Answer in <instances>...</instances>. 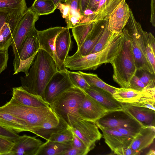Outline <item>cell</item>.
Returning <instances> with one entry per match:
<instances>
[{"mask_svg": "<svg viewBox=\"0 0 155 155\" xmlns=\"http://www.w3.org/2000/svg\"><path fill=\"white\" fill-rule=\"evenodd\" d=\"M85 92L73 86L54 99L49 105L58 119L68 127L82 119L78 112Z\"/></svg>", "mask_w": 155, "mask_h": 155, "instance_id": "4", "label": "cell"}, {"mask_svg": "<svg viewBox=\"0 0 155 155\" xmlns=\"http://www.w3.org/2000/svg\"><path fill=\"white\" fill-rule=\"evenodd\" d=\"M147 43L152 47L154 51H155V38L151 32L148 33L147 37Z\"/></svg>", "mask_w": 155, "mask_h": 155, "instance_id": "50", "label": "cell"}, {"mask_svg": "<svg viewBox=\"0 0 155 155\" xmlns=\"http://www.w3.org/2000/svg\"><path fill=\"white\" fill-rule=\"evenodd\" d=\"M63 155H86L83 151L72 146L66 151Z\"/></svg>", "mask_w": 155, "mask_h": 155, "instance_id": "47", "label": "cell"}, {"mask_svg": "<svg viewBox=\"0 0 155 155\" xmlns=\"http://www.w3.org/2000/svg\"><path fill=\"white\" fill-rule=\"evenodd\" d=\"M130 16V8L126 0H123L110 15L108 29L113 33H121Z\"/></svg>", "mask_w": 155, "mask_h": 155, "instance_id": "15", "label": "cell"}, {"mask_svg": "<svg viewBox=\"0 0 155 155\" xmlns=\"http://www.w3.org/2000/svg\"><path fill=\"white\" fill-rule=\"evenodd\" d=\"M0 125L19 133L28 131L25 122L10 114L0 110Z\"/></svg>", "mask_w": 155, "mask_h": 155, "instance_id": "26", "label": "cell"}, {"mask_svg": "<svg viewBox=\"0 0 155 155\" xmlns=\"http://www.w3.org/2000/svg\"><path fill=\"white\" fill-rule=\"evenodd\" d=\"M131 37L132 50L137 70L147 71L155 74L146 56L145 47L148 32L142 29L130 9V16L125 26Z\"/></svg>", "mask_w": 155, "mask_h": 155, "instance_id": "6", "label": "cell"}, {"mask_svg": "<svg viewBox=\"0 0 155 155\" xmlns=\"http://www.w3.org/2000/svg\"><path fill=\"white\" fill-rule=\"evenodd\" d=\"M89 0H81L80 13L83 15L84 12L87 9Z\"/></svg>", "mask_w": 155, "mask_h": 155, "instance_id": "51", "label": "cell"}, {"mask_svg": "<svg viewBox=\"0 0 155 155\" xmlns=\"http://www.w3.org/2000/svg\"><path fill=\"white\" fill-rule=\"evenodd\" d=\"M97 127L102 132L105 143L114 153L124 155L125 150L130 147L134 137L111 128Z\"/></svg>", "mask_w": 155, "mask_h": 155, "instance_id": "13", "label": "cell"}, {"mask_svg": "<svg viewBox=\"0 0 155 155\" xmlns=\"http://www.w3.org/2000/svg\"><path fill=\"white\" fill-rule=\"evenodd\" d=\"M113 70V78L121 87L128 88L130 81L136 74L135 65L131 37L124 28L118 51L110 63Z\"/></svg>", "mask_w": 155, "mask_h": 155, "instance_id": "2", "label": "cell"}, {"mask_svg": "<svg viewBox=\"0 0 155 155\" xmlns=\"http://www.w3.org/2000/svg\"><path fill=\"white\" fill-rule=\"evenodd\" d=\"M56 8L59 10L62 17L65 18L68 15L71 9L68 5L61 3H59L57 5Z\"/></svg>", "mask_w": 155, "mask_h": 155, "instance_id": "46", "label": "cell"}, {"mask_svg": "<svg viewBox=\"0 0 155 155\" xmlns=\"http://www.w3.org/2000/svg\"><path fill=\"white\" fill-rule=\"evenodd\" d=\"M147 154L148 155H154L155 154V151L154 149L153 150V149L151 150H150L148 153Z\"/></svg>", "mask_w": 155, "mask_h": 155, "instance_id": "53", "label": "cell"}, {"mask_svg": "<svg viewBox=\"0 0 155 155\" xmlns=\"http://www.w3.org/2000/svg\"><path fill=\"white\" fill-rule=\"evenodd\" d=\"M155 87L146 88L142 91L139 98L132 105L147 108L155 110Z\"/></svg>", "mask_w": 155, "mask_h": 155, "instance_id": "30", "label": "cell"}, {"mask_svg": "<svg viewBox=\"0 0 155 155\" xmlns=\"http://www.w3.org/2000/svg\"><path fill=\"white\" fill-rule=\"evenodd\" d=\"M12 92V98L21 105L35 107L50 106L41 97L29 93L21 86L13 88Z\"/></svg>", "mask_w": 155, "mask_h": 155, "instance_id": "21", "label": "cell"}, {"mask_svg": "<svg viewBox=\"0 0 155 155\" xmlns=\"http://www.w3.org/2000/svg\"><path fill=\"white\" fill-rule=\"evenodd\" d=\"M27 9L25 1L17 8L0 11V51H8L19 23Z\"/></svg>", "mask_w": 155, "mask_h": 155, "instance_id": "7", "label": "cell"}, {"mask_svg": "<svg viewBox=\"0 0 155 155\" xmlns=\"http://www.w3.org/2000/svg\"><path fill=\"white\" fill-rule=\"evenodd\" d=\"M72 42L69 29L65 28L57 36L55 41L56 54L63 62L68 55L72 47Z\"/></svg>", "mask_w": 155, "mask_h": 155, "instance_id": "23", "label": "cell"}, {"mask_svg": "<svg viewBox=\"0 0 155 155\" xmlns=\"http://www.w3.org/2000/svg\"><path fill=\"white\" fill-rule=\"evenodd\" d=\"M123 0H101L97 10L91 14L87 15L90 21H97L109 17L114 9Z\"/></svg>", "mask_w": 155, "mask_h": 155, "instance_id": "24", "label": "cell"}, {"mask_svg": "<svg viewBox=\"0 0 155 155\" xmlns=\"http://www.w3.org/2000/svg\"><path fill=\"white\" fill-rule=\"evenodd\" d=\"M65 28L61 27H51L43 30H38V33L40 49L45 50L51 56L59 71H67L68 70L65 67L64 63L56 55L55 47L57 36Z\"/></svg>", "mask_w": 155, "mask_h": 155, "instance_id": "12", "label": "cell"}, {"mask_svg": "<svg viewBox=\"0 0 155 155\" xmlns=\"http://www.w3.org/2000/svg\"><path fill=\"white\" fill-rule=\"evenodd\" d=\"M97 21L80 23L71 28L73 37L77 45L78 49L82 44Z\"/></svg>", "mask_w": 155, "mask_h": 155, "instance_id": "28", "label": "cell"}, {"mask_svg": "<svg viewBox=\"0 0 155 155\" xmlns=\"http://www.w3.org/2000/svg\"><path fill=\"white\" fill-rule=\"evenodd\" d=\"M107 26L108 25L90 54L98 52L104 49L108 44L113 34H114L112 33L108 29Z\"/></svg>", "mask_w": 155, "mask_h": 155, "instance_id": "35", "label": "cell"}, {"mask_svg": "<svg viewBox=\"0 0 155 155\" xmlns=\"http://www.w3.org/2000/svg\"><path fill=\"white\" fill-rule=\"evenodd\" d=\"M72 142L61 143L49 140L43 143L36 155H63L72 147Z\"/></svg>", "mask_w": 155, "mask_h": 155, "instance_id": "25", "label": "cell"}, {"mask_svg": "<svg viewBox=\"0 0 155 155\" xmlns=\"http://www.w3.org/2000/svg\"><path fill=\"white\" fill-rule=\"evenodd\" d=\"M8 58V51H0V74L7 68Z\"/></svg>", "mask_w": 155, "mask_h": 155, "instance_id": "44", "label": "cell"}, {"mask_svg": "<svg viewBox=\"0 0 155 155\" xmlns=\"http://www.w3.org/2000/svg\"><path fill=\"white\" fill-rule=\"evenodd\" d=\"M81 0H64L65 4L68 5L71 10L80 12Z\"/></svg>", "mask_w": 155, "mask_h": 155, "instance_id": "45", "label": "cell"}, {"mask_svg": "<svg viewBox=\"0 0 155 155\" xmlns=\"http://www.w3.org/2000/svg\"><path fill=\"white\" fill-rule=\"evenodd\" d=\"M85 91L107 112L123 109L122 103L117 101L112 94L106 90L90 86Z\"/></svg>", "mask_w": 155, "mask_h": 155, "instance_id": "17", "label": "cell"}, {"mask_svg": "<svg viewBox=\"0 0 155 155\" xmlns=\"http://www.w3.org/2000/svg\"><path fill=\"white\" fill-rule=\"evenodd\" d=\"M14 145V141L0 135V155H9Z\"/></svg>", "mask_w": 155, "mask_h": 155, "instance_id": "37", "label": "cell"}, {"mask_svg": "<svg viewBox=\"0 0 155 155\" xmlns=\"http://www.w3.org/2000/svg\"><path fill=\"white\" fill-rule=\"evenodd\" d=\"M128 88L139 91H142L147 88L136 74L134 75L130 79Z\"/></svg>", "mask_w": 155, "mask_h": 155, "instance_id": "40", "label": "cell"}, {"mask_svg": "<svg viewBox=\"0 0 155 155\" xmlns=\"http://www.w3.org/2000/svg\"><path fill=\"white\" fill-rule=\"evenodd\" d=\"M13 147L9 155H36L43 142L36 137L26 135L19 136L14 140Z\"/></svg>", "mask_w": 155, "mask_h": 155, "instance_id": "16", "label": "cell"}, {"mask_svg": "<svg viewBox=\"0 0 155 155\" xmlns=\"http://www.w3.org/2000/svg\"><path fill=\"white\" fill-rule=\"evenodd\" d=\"M107 111L86 93L80 103L78 112L82 119L95 121Z\"/></svg>", "mask_w": 155, "mask_h": 155, "instance_id": "18", "label": "cell"}, {"mask_svg": "<svg viewBox=\"0 0 155 155\" xmlns=\"http://www.w3.org/2000/svg\"><path fill=\"white\" fill-rule=\"evenodd\" d=\"M67 128L66 125L57 119L45 123L32 133L48 140L53 134Z\"/></svg>", "mask_w": 155, "mask_h": 155, "instance_id": "27", "label": "cell"}, {"mask_svg": "<svg viewBox=\"0 0 155 155\" xmlns=\"http://www.w3.org/2000/svg\"><path fill=\"white\" fill-rule=\"evenodd\" d=\"M28 75L20 77L21 86L32 94L41 97L45 88L58 69L55 61L45 50L39 49Z\"/></svg>", "mask_w": 155, "mask_h": 155, "instance_id": "1", "label": "cell"}, {"mask_svg": "<svg viewBox=\"0 0 155 155\" xmlns=\"http://www.w3.org/2000/svg\"><path fill=\"white\" fill-rule=\"evenodd\" d=\"M101 0H89L87 9L91 11L93 13L97 9Z\"/></svg>", "mask_w": 155, "mask_h": 155, "instance_id": "48", "label": "cell"}, {"mask_svg": "<svg viewBox=\"0 0 155 155\" xmlns=\"http://www.w3.org/2000/svg\"><path fill=\"white\" fill-rule=\"evenodd\" d=\"M0 110L10 114L24 121L28 131L32 132L48 121L58 119L51 108L31 107L21 105L11 98L0 107Z\"/></svg>", "mask_w": 155, "mask_h": 155, "instance_id": "5", "label": "cell"}, {"mask_svg": "<svg viewBox=\"0 0 155 155\" xmlns=\"http://www.w3.org/2000/svg\"><path fill=\"white\" fill-rule=\"evenodd\" d=\"M72 146L84 152L87 155L90 151L83 141L76 135L73 133Z\"/></svg>", "mask_w": 155, "mask_h": 155, "instance_id": "41", "label": "cell"}, {"mask_svg": "<svg viewBox=\"0 0 155 155\" xmlns=\"http://www.w3.org/2000/svg\"><path fill=\"white\" fill-rule=\"evenodd\" d=\"M142 91L121 87L117 88L113 96L115 99L121 103L131 104L136 102L139 98Z\"/></svg>", "mask_w": 155, "mask_h": 155, "instance_id": "29", "label": "cell"}, {"mask_svg": "<svg viewBox=\"0 0 155 155\" xmlns=\"http://www.w3.org/2000/svg\"><path fill=\"white\" fill-rule=\"evenodd\" d=\"M53 1L55 6H57V5L59 3H62L64 2V0H51Z\"/></svg>", "mask_w": 155, "mask_h": 155, "instance_id": "52", "label": "cell"}, {"mask_svg": "<svg viewBox=\"0 0 155 155\" xmlns=\"http://www.w3.org/2000/svg\"><path fill=\"white\" fill-rule=\"evenodd\" d=\"M39 17L30 8H28L19 23L12 41L11 45L14 55L29 32L35 27Z\"/></svg>", "mask_w": 155, "mask_h": 155, "instance_id": "14", "label": "cell"}, {"mask_svg": "<svg viewBox=\"0 0 155 155\" xmlns=\"http://www.w3.org/2000/svg\"><path fill=\"white\" fill-rule=\"evenodd\" d=\"M155 137V126L143 127L133 138L130 147L140 152L152 144Z\"/></svg>", "mask_w": 155, "mask_h": 155, "instance_id": "22", "label": "cell"}, {"mask_svg": "<svg viewBox=\"0 0 155 155\" xmlns=\"http://www.w3.org/2000/svg\"><path fill=\"white\" fill-rule=\"evenodd\" d=\"M30 8L40 16L53 13L56 7L51 0H35Z\"/></svg>", "mask_w": 155, "mask_h": 155, "instance_id": "32", "label": "cell"}, {"mask_svg": "<svg viewBox=\"0 0 155 155\" xmlns=\"http://www.w3.org/2000/svg\"><path fill=\"white\" fill-rule=\"evenodd\" d=\"M39 49L38 30L35 27L29 32L14 55L13 74L23 72L27 75Z\"/></svg>", "mask_w": 155, "mask_h": 155, "instance_id": "8", "label": "cell"}, {"mask_svg": "<svg viewBox=\"0 0 155 155\" xmlns=\"http://www.w3.org/2000/svg\"><path fill=\"white\" fill-rule=\"evenodd\" d=\"M26 0H0V11L18 7Z\"/></svg>", "mask_w": 155, "mask_h": 155, "instance_id": "39", "label": "cell"}, {"mask_svg": "<svg viewBox=\"0 0 155 155\" xmlns=\"http://www.w3.org/2000/svg\"><path fill=\"white\" fill-rule=\"evenodd\" d=\"M68 70L58 71L47 85L43 98L49 104L65 91L74 86L70 79Z\"/></svg>", "mask_w": 155, "mask_h": 155, "instance_id": "11", "label": "cell"}, {"mask_svg": "<svg viewBox=\"0 0 155 155\" xmlns=\"http://www.w3.org/2000/svg\"><path fill=\"white\" fill-rule=\"evenodd\" d=\"M73 139V133L68 128L53 134L48 140L61 142H71Z\"/></svg>", "mask_w": 155, "mask_h": 155, "instance_id": "33", "label": "cell"}, {"mask_svg": "<svg viewBox=\"0 0 155 155\" xmlns=\"http://www.w3.org/2000/svg\"><path fill=\"white\" fill-rule=\"evenodd\" d=\"M123 109L140 123L143 127L155 124V110L150 109L122 103Z\"/></svg>", "mask_w": 155, "mask_h": 155, "instance_id": "20", "label": "cell"}, {"mask_svg": "<svg viewBox=\"0 0 155 155\" xmlns=\"http://www.w3.org/2000/svg\"><path fill=\"white\" fill-rule=\"evenodd\" d=\"M81 15L79 12L70 9L68 15L65 18L67 28H72L81 23Z\"/></svg>", "mask_w": 155, "mask_h": 155, "instance_id": "36", "label": "cell"}, {"mask_svg": "<svg viewBox=\"0 0 155 155\" xmlns=\"http://www.w3.org/2000/svg\"><path fill=\"white\" fill-rule=\"evenodd\" d=\"M150 22L153 27L155 26V0H151Z\"/></svg>", "mask_w": 155, "mask_h": 155, "instance_id": "49", "label": "cell"}, {"mask_svg": "<svg viewBox=\"0 0 155 155\" xmlns=\"http://www.w3.org/2000/svg\"><path fill=\"white\" fill-rule=\"evenodd\" d=\"M141 72L140 77H138L144 84L147 88L155 87V74H152L145 70H140Z\"/></svg>", "mask_w": 155, "mask_h": 155, "instance_id": "38", "label": "cell"}, {"mask_svg": "<svg viewBox=\"0 0 155 155\" xmlns=\"http://www.w3.org/2000/svg\"><path fill=\"white\" fill-rule=\"evenodd\" d=\"M69 77L74 86L85 91L90 86L82 75L78 71H71L68 70Z\"/></svg>", "mask_w": 155, "mask_h": 155, "instance_id": "34", "label": "cell"}, {"mask_svg": "<svg viewBox=\"0 0 155 155\" xmlns=\"http://www.w3.org/2000/svg\"><path fill=\"white\" fill-rule=\"evenodd\" d=\"M83 76L88 84L91 86L103 89L109 92L113 95L116 92L117 88L107 84L99 78L96 74L86 73L78 71Z\"/></svg>", "mask_w": 155, "mask_h": 155, "instance_id": "31", "label": "cell"}, {"mask_svg": "<svg viewBox=\"0 0 155 155\" xmlns=\"http://www.w3.org/2000/svg\"><path fill=\"white\" fill-rule=\"evenodd\" d=\"M145 51L147 58L155 71V51L147 43V40L145 47Z\"/></svg>", "mask_w": 155, "mask_h": 155, "instance_id": "42", "label": "cell"}, {"mask_svg": "<svg viewBox=\"0 0 155 155\" xmlns=\"http://www.w3.org/2000/svg\"><path fill=\"white\" fill-rule=\"evenodd\" d=\"M108 19L97 21L84 42L76 51L84 56L90 54L102 35L108 25Z\"/></svg>", "mask_w": 155, "mask_h": 155, "instance_id": "19", "label": "cell"}, {"mask_svg": "<svg viewBox=\"0 0 155 155\" xmlns=\"http://www.w3.org/2000/svg\"><path fill=\"white\" fill-rule=\"evenodd\" d=\"M95 122L97 126L105 128H124L138 133L143 127L123 109L107 112Z\"/></svg>", "mask_w": 155, "mask_h": 155, "instance_id": "9", "label": "cell"}, {"mask_svg": "<svg viewBox=\"0 0 155 155\" xmlns=\"http://www.w3.org/2000/svg\"><path fill=\"white\" fill-rule=\"evenodd\" d=\"M78 137L90 150L95 145V143L102 136L94 121L82 119L68 127Z\"/></svg>", "mask_w": 155, "mask_h": 155, "instance_id": "10", "label": "cell"}, {"mask_svg": "<svg viewBox=\"0 0 155 155\" xmlns=\"http://www.w3.org/2000/svg\"><path fill=\"white\" fill-rule=\"evenodd\" d=\"M0 135L7 137L13 141L19 136L15 132L0 125Z\"/></svg>", "mask_w": 155, "mask_h": 155, "instance_id": "43", "label": "cell"}, {"mask_svg": "<svg viewBox=\"0 0 155 155\" xmlns=\"http://www.w3.org/2000/svg\"><path fill=\"white\" fill-rule=\"evenodd\" d=\"M122 32L114 34L106 46L98 52L82 56L76 52L68 55L64 61L66 68L71 70H95L104 64L110 63L120 45Z\"/></svg>", "mask_w": 155, "mask_h": 155, "instance_id": "3", "label": "cell"}]
</instances>
